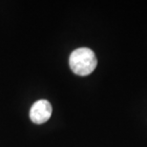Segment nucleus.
<instances>
[{"label": "nucleus", "instance_id": "nucleus-1", "mask_svg": "<svg viewBox=\"0 0 147 147\" xmlns=\"http://www.w3.org/2000/svg\"><path fill=\"white\" fill-rule=\"evenodd\" d=\"M71 70L78 76H88L94 72L98 65V59L89 48H78L72 52L69 58Z\"/></svg>", "mask_w": 147, "mask_h": 147}, {"label": "nucleus", "instance_id": "nucleus-2", "mask_svg": "<svg viewBox=\"0 0 147 147\" xmlns=\"http://www.w3.org/2000/svg\"><path fill=\"white\" fill-rule=\"evenodd\" d=\"M52 111L51 103L45 99H40L31 107L30 119L36 124H43L51 117Z\"/></svg>", "mask_w": 147, "mask_h": 147}]
</instances>
